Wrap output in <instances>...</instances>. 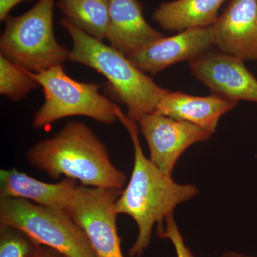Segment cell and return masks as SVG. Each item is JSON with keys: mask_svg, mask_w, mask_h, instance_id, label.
<instances>
[{"mask_svg": "<svg viewBox=\"0 0 257 257\" xmlns=\"http://www.w3.org/2000/svg\"><path fill=\"white\" fill-rule=\"evenodd\" d=\"M236 104L237 102L213 94L198 96L182 92H170L161 99L155 112L187 121L213 134L221 116L234 109Z\"/></svg>", "mask_w": 257, "mask_h": 257, "instance_id": "obj_13", "label": "cell"}, {"mask_svg": "<svg viewBox=\"0 0 257 257\" xmlns=\"http://www.w3.org/2000/svg\"><path fill=\"white\" fill-rule=\"evenodd\" d=\"M40 246L20 230L0 224V257H29Z\"/></svg>", "mask_w": 257, "mask_h": 257, "instance_id": "obj_18", "label": "cell"}, {"mask_svg": "<svg viewBox=\"0 0 257 257\" xmlns=\"http://www.w3.org/2000/svg\"><path fill=\"white\" fill-rule=\"evenodd\" d=\"M55 0H39L20 16L8 17L0 39L1 55L32 72L46 70L69 60V52L55 37Z\"/></svg>", "mask_w": 257, "mask_h": 257, "instance_id": "obj_4", "label": "cell"}, {"mask_svg": "<svg viewBox=\"0 0 257 257\" xmlns=\"http://www.w3.org/2000/svg\"><path fill=\"white\" fill-rule=\"evenodd\" d=\"M212 28L221 52L243 61L257 60L256 0H231Z\"/></svg>", "mask_w": 257, "mask_h": 257, "instance_id": "obj_11", "label": "cell"}, {"mask_svg": "<svg viewBox=\"0 0 257 257\" xmlns=\"http://www.w3.org/2000/svg\"><path fill=\"white\" fill-rule=\"evenodd\" d=\"M77 181L64 178L58 183H47L16 168L0 171V198H18L44 207L64 211Z\"/></svg>", "mask_w": 257, "mask_h": 257, "instance_id": "obj_14", "label": "cell"}, {"mask_svg": "<svg viewBox=\"0 0 257 257\" xmlns=\"http://www.w3.org/2000/svg\"><path fill=\"white\" fill-rule=\"evenodd\" d=\"M39 86L23 68L0 55V93L15 101L21 100Z\"/></svg>", "mask_w": 257, "mask_h": 257, "instance_id": "obj_17", "label": "cell"}, {"mask_svg": "<svg viewBox=\"0 0 257 257\" xmlns=\"http://www.w3.org/2000/svg\"><path fill=\"white\" fill-rule=\"evenodd\" d=\"M66 18L88 35L102 41L109 26V0H58Z\"/></svg>", "mask_w": 257, "mask_h": 257, "instance_id": "obj_16", "label": "cell"}, {"mask_svg": "<svg viewBox=\"0 0 257 257\" xmlns=\"http://www.w3.org/2000/svg\"><path fill=\"white\" fill-rule=\"evenodd\" d=\"M109 17L106 39L125 55L164 37L144 18L138 0H109Z\"/></svg>", "mask_w": 257, "mask_h": 257, "instance_id": "obj_12", "label": "cell"}, {"mask_svg": "<svg viewBox=\"0 0 257 257\" xmlns=\"http://www.w3.org/2000/svg\"><path fill=\"white\" fill-rule=\"evenodd\" d=\"M215 46L212 26L190 29L162 37L127 55L145 73L155 74L172 64L192 60Z\"/></svg>", "mask_w": 257, "mask_h": 257, "instance_id": "obj_10", "label": "cell"}, {"mask_svg": "<svg viewBox=\"0 0 257 257\" xmlns=\"http://www.w3.org/2000/svg\"><path fill=\"white\" fill-rule=\"evenodd\" d=\"M138 123L148 144L150 160L170 175L184 151L194 144L207 141L211 135L196 125L155 111L144 116Z\"/></svg>", "mask_w": 257, "mask_h": 257, "instance_id": "obj_8", "label": "cell"}, {"mask_svg": "<svg viewBox=\"0 0 257 257\" xmlns=\"http://www.w3.org/2000/svg\"><path fill=\"white\" fill-rule=\"evenodd\" d=\"M29 257H67L53 248L40 245L35 253Z\"/></svg>", "mask_w": 257, "mask_h": 257, "instance_id": "obj_21", "label": "cell"}, {"mask_svg": "<svg viewBox=\"0 0 257 257\" xmlns=\"http://www.w3.org/2000/svg\"><path fill=\"white\" fill-rule=\"evenodd\" d=\"M116 116L127 130L134 147V166L130 182L115 202L118 214L133 218L138 227L136 241L130 250L131 257H140L150 246L155 224L162 225L181 203L187 202L199 191L192 184L177 183L172 175L159 169L144 154L136 121L116 106Z\"/></svg>", "mask_w": 257, "mask_h": 257, "instance_id": "obj_1", "label": "cell"}, {"mask_svg": "<svg viewBox=\"0 0 257 257\" xmlns=\"http://www.w3.org/2000/svg\"><path fill=\"white\" fill-rule=\"evenodd\" d=\"M30 0H0V20L4 21L9 17V13L13 8L20 3Z\"/></svg>", "mask_w": 257, "mask_h": 257, "instance_id": "obj_20", "label": "cell"}, {"mask_svg": "<svg viewBox=\"0 0 257 257\" xmlns=\"http://www.w3.org/2000/svg\"><path fill=\"white\" fill-rule=\"evenodd\" d=\"M121 192L77 185L64 209L84 231L96 257H124L114 208Z\"/></svg>", "mask_w": 257, "mask_h": 257, "instance_id": "obj_7", "label": "cell"}, {"mask_svg": "<svg viewBox=\"0 0 257 257\" xmlns=\"http://www.w3.org/2000/svg\"><path fill=\"white\" fill-rule=\"evenodd\" d=\"M221 257H251L247 255L242 254V253L232 252V251H227L224 253Z\"/></svg>", "mask_w": 257, "mask_h": 257, "instance_id": "obj_22", "label": "cell"}, {"mask_svg": "<svg viewBox=\"0 0 257 257\" xmlns=\"http://www.w3.org/2000/svg\"><path fill=\"white\" fill-rule=\"evenodd\" d=\"M60 24L72 39L69 60L104 75L118 99L126 106L130 119L138 122L145 115L155 112L170 90L154 82L124 53L88 35L68 19H62Z\"/></svg>", "mask_w": 257, "mask_h": 257, "instance_id": "obj_3", "label": "cell"}, {"mask_svg": "<svg viewBox=\"0 0 257 257\" xmlns=\"http://www.w3.org/2000/svg\"><path fill=\"white\" fill-rule=\"evenodd\" d=\"M165 221V228L163 224L158 226L157 231L160 237L170 240L175 248L177 257H194L190 249L186 246L183 236L179 231L173 215L167 216Z\"/></svg>", "mask_w": 257, "mask_h": 257, "instance_id": "obj_19", "label": "cell"}, {"mask_svg": "<svg viewBox=\"0 0 257 257\" xmlns=\"http://www.w3.org/2000/svg\"><path fill=\"white\" fill-rule=\"evenodd\" d=\"M27 160L52 179L64 176L87 187L121 190L126 180L111 162L105 145L80 121L67 123L55 136L35 144Z\"/></svg>", "mask_w": 257, "mask_h": 257, "instance_id": "obj_2", "label": "cell"}, {"mask_svg": "<svg viewBox=\"0 0 257 257\" xmlns=\"http://www.w3.org/2000/svg\"><path fill=\"white\" fill-rule=\"evenodd\" d=\"M0 224L16 228L67 257H96L87 236L63 210L18 198H0Z\"/></svg>", "mask_w": 257, "mask_h": 257, "instance_id": "obj_6", "label": "cell"}, {"mask_svg": "<svg viewBox=\"0 0 257 257\" xmlns=\"http://www.w3.org/2000/svg\"><path fill=\"white\" fill-rule=\"evenodd\" d=\"M24 70L41 86L45 94L43 105L34 116V127H46L69 116H87L104 124L117 119V105L99 93L101 85L74 80L65 73L62 64L39 72Z\"/></svg>", "mask_w": 257, "mask_h": 257, "instance_id": "obj_5", "label": "cell"}, {"mask_svg": "<svg viewBox=\"0 0 257 257\" xmlns=\"http://www.w3.org/2000/svg\"><path fill=\"white\" fill-rule=\"evenodd\" d=\"M256 1H257V0H256Z\"/></svg>", "mask_w": 257, "mask_h": 257, "instance_id": "obj_23", "label": "cell"}, {"mask_svg": "<svg viewBox=\"0 0 257 257\" xmlns=\"http://www.w3.org/2000/svg\"><path fill=\"white\" fill-rule=\"evenodd\" d=\"M189 62L193 75L213 94L235 102L257 103V79L244 61L224 52H206Z\"/></svg>", "mask_w": 257, "mask_h": 257, "instance_id": "obj_9", "label": "cell"}, {"mask_svg": "<svg viewBox=\"0 0 257 257\" xmlns=\"http://www.w3.org/2000/svg\"><path fill=\"white\" fill-rule=\"evenodd\" d=\"M226 0H174L160 5L154 20L169 31L212 26L219 18V10Z\"/></svg>", "mask_w": 257, "mask_h": 257, "instance_id": "obj_15", "label": "cell"}]
</instances>
